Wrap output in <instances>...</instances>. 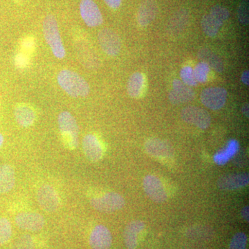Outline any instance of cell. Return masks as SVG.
I'll return each mask as SVG.
<instances>
[{"label":"cell","instance_id":"obj_32","mask_svg":"<svg viewBox=\"0 0 249 249\" xmlns=\"http://www.w3.org/2000/svg\"><path fill=\"white\" fill-rule=\"evenodd\" d=\"M29 58L27 55L23 53H19L16 55L15 58V65L19 69H24L29 65Z\"/></svg>","mask_w":249,"mask_h":249},{"label":"cell","instance_id":"obj_36","mask_svg":"<svg viewBox=\"0 0 249 249\" xmlns=\"http://www.w3.org/2000/svg\"><path fill=\"white\" fill-rule=\"evenodd\" d=\"M241 214H242V217H243V219H245V221H247V222H249V206H246L245 207L242 209V211H241Z\"/></svg>","mask_w":249,"mask_h":249},{"label":"cell","instance_id":"obj_20","mask_svg":"<svg viewBox=\"0 0 249 249\" xmlns=\"http://www.w3.org/2000/svg\"><path fill=\"white\" fill-rule=\"evenodd\" d=\"M16 183V173L11 165H0V196L14 188Z\"/></svg>","mask_w":249,"mask_h":249},{"label":"cell","instance_id":"obj_34","mask_svg":"<svg viewBox=\"0 0 249 249\" xmlns=\"http://www.w3.org/2000/svg\"><path fill=\"white\" fill-rule=\"evenodd\" d=\"M36 43L35 40L33 37H27L23 39L22 42V48L27 52L34 50L35 48Z\"/></svg>","mask_w":249,"mask_h":249},{"label":"cell","instance_id":"obj_24","mask_svg":"<svg viewBox=\"0 0 249 249\" xmlns=\"http://www.w3.org/2000/svg\"><path fill=\"white\" fill-rule=\"evenodd\" d=\"M188 21V14L185 10L178 11L170 19V28L173 32H180L186 27Z\"/></svg>","mask_w":249,"mask_h":249},{"label":"cell","instance_id":"obj_39","mask_svg":"<svg viewBox=\"0 0 249 249\" xmlns=\"http://www.w3.org/2000/svg\"><path fill=\"white\" fill-rule=\"evenodd\" d=\"M4 136L2 135V134L0 132V147L2 146L3 143H4Z\"/></svg>","mask_w":249,"mask_h":249},{"label":"cell","instance_id":"obj_38","mask_svg":"<svg viewBox=\"0 0 249 249\" xmlns=\"http://www.w3.org/2000/svg\"><path fill=\"white\" fill-rule=\"evenodd\" d=\"M242 113H243L244 115L246 116V117L249 118V106L248 103L247 104L244 105L242 107Z\"/></svg>","mask_w":249,"mask_h":249},{"label":"cell","instance_id":"obj_8","mask_svg":"<svg viewBox=\"0 0 249 249\" xmlns=\"http://www.w3.org/2000/svg\"><path fill=\"white\" fill-rule=\"evenodd\" d=\"M37 200L42 210L48 213H53L58 209L60 198L55 188L50 185H43L37 193Z\"/></svg>","mask_w":249,"mask_h":249},{"label":"cell","instance_id":"obj_21","mask_svg":"<svg viewBox=\"0 0 249 249\" xmlns=\"http://www.w3.org/2000/svg\"><path fill=\"white\" fill-rule=\"evenodd\" d=\"M145 85V76L141 72L131 75L127 81V90L130 97L137 98L142 95Z\"/></svg>","mask_w":249,"mask_h":249},{"label":"cell","instance_id":"obj_23","mask_svg":"<svg viewBox=\"0 0 249 249\" xmlns=\"http://www.w3.org/2000/svg\"><path fill=\"white\" fill-rule=\"evenodd\" d=\"M223 24H224L209 14L204 15L201 19V25L202 30L204 34L210 37H215Z\"/></svg>","mask_w":249,"mask_h":249},{"label":"cell","instance_id":"obj_5","mask_svg":"<svg viewBox=\"0 0 249 249\" xmlns=\"http://www.w3.org/2000/svg\"><path fill=\"white\" fill-rule=\"evenodd\" d=\"M227 90L219 87H211L201 91L200 99L205 107L217 111L225 106L227 99Z\"/></svg>","mask_w":249,"mask_h":249},{"label":"cell","instance_id":"obj_9","mask_svg":"<svg viewBox=\"0 0 249 249\" xmlns=\"http://www.w3.org/2000/svg\"><path fill=\"white\" fill-rule=\"evenodd\" d=\"M144 191L151 200L156 203H163L168 199V195L160 178L148 175L142 181Z\"/></svg>","mask_w":249,"mask_h":249},{"label":"cell","instance_id":"obj_19","mask_svg":"<svg viewBox=\"0 0 249 249\" xmlns=\"http://www.w3.org/2000/svg\"><path fill=\"white\" fill-rule=\"evenodd\" d=\"M16 122L23 127H29L36 121V112L30 106L24 104L18 105L14 109Z\"/></svg>","mask_w":249,"mask_h":249},{"label":"cell","instance_id":"obj_3","mask_svg":"<svg viewBox=\"0 0 249 249\" xmlns=\"http://www.w3.org/2000/svg\"><path fill=\"white\" fill-rule=\"evenodd\" d=\"M59 130L62 142L70 150H75L79 144V128L74 116L69 111H62L58 115Z\"/></svg>","mask_w":249,"mask_h":249},{"label":"cell","instance_id":"obj_16","mask_svg":"<svg viewBox=\"0 0 249 249\" xmlns=\"http://www.w3.org/2000/svg\"><path fill=\"white\" fill-rule=\"evenodd\" d=\"M145 149L148 155L156 158H169L173 155V147L160 139H150L145 142Z\"/></svg>","mask_w":249,"mask_h":249},{"label":"cell","instance_id":"obj_14","mask_svg":"<svg viewBox=\"0 0 249 249\" xmlns=\"http://www.w3.org/2000/svg\"><path fill=\"white\" fill-rule=\"evenodd\" d=\"M249 183V174H231L221 177L217 186L223 191H233L248 186Z\"/></svg>","mask_w":249,"mask_h":249},{"label":"cell","instance_id":"obj_25","mask_svg":"<svg viewBox=\"0 0 249 249\" xmlns=\"http://www.w3.org/2000/svg\"><path fill=\"white\" fill-rule=\"evenodd\" d=\"M12 226L9 219L5 217L0 218V245L7 243L11 238Z\"/></svg>","mask_w":249,"mask_h":249},{"label":"cell","instance_id":"obj_11","mask_svg":"<svg viewBox=\"0 0 249 249\" xmlns=\"http://www.w3.org/2000/svg\"><path fill=\"white\" fill-rule=\"evenodd\" d=\"M15 222L19 229L30 232L40 231L45 224L40 214L33 212L19 213L15 218Z\"/></svg>","mask_w":249,"mask_h":249},{"label":"cell","instance_id":"obj_37","mask_svg":"<svg viewBox=\"0 0 249 249\" xmlns=\"http://www.w3.org/2000/svg\"><path fill=\"white\" fill-rule=\"evenodd\" d=\"M241 80L244 84L247 85H249V72L248 70L245 71L242 73V76H241Z\"/></svg>","mask_w":249,"mask_h":249},{"label":"cell","instance_id":"obj_12","mask_svg":"<svg viewBox=\"0 0 249 249\" xmlns=\"http://www.w3.org/2000/svg\"><path fill=\"white\" fill-rule=\"evenodd\" d=\"M89 242L92 249H110L112 245L110 231L106 226H96L91 231Z\"/></svg>","mask_w":249,"mask_h":249},{"label":"cell","instance_id":"obj_17","mask_svg":"<svg viewBox=\"0 0 249 249\" xmlns=\"http://www.w3.org/2000/svg\"><path fill=\"white\" fill-rule=\"evenodd\" d=\"M145 227V223L141 220L132 221L126 226L124 231V240L127 249L137 248L139 234L144 230Z\"/></svg>","mask_w":249,"mask_h":249},{"label":"cell","instance_id":"obj_28","mask_svg":"<svg viewBox=\"0 0 249 249\" xmlns=\"http://www.w3.org/2000/svg\"><path fill=\"white\" fill-rule=\"evenodd\" d=\"M247 236L242 232H239L233 235L230 245L229 249H247Z\"/></svg>","mask_w":249,"mask_h":249},{"label":"cell","instance_id":"obj_27","mask_svg":"<svg viewBox=\"0 0 249 249\" xmlns=\"http://www.w3.org/2000/svg\"><path fill=\"white\" fill-rule=\"evenodd\" d=\"M180 76L181 81L188 86L194 87L197 85V82L195 78L194 71L191 67H183L180 71Z\"/></svg>","mask_w":249,"mask_h":249},{"label":"cell","instance_id":"obj_15","mask_svg":"<svg viewBox=\"0 0 249 249\" xmlns=\"http://www.w3.org/2000/svg\"><path fill=\"white\" fill-rule=\"evenodd\" d=\"M83 149L85 157L90 161L96 162L102 158L103 150L97 137L93 134H88L83 139Z\"/></svg>","mask_w":249,"mask_h":249},{"label":"cell","instance_id":"obj_22","mask_svg":"<svg viewBox=\"0 0 249 249\" xmlns=\"http://www.w3.org/2000/svg\"><path fill=\"white\" fill-rule=\"evenodd\" d=\"M198 57L202 60V62H206L210 67L213 69L214 71L222 72L224 70V65L222 60L217 54L211 52L210 49H201L198 53Z\"/></svg>","mask_w":249,"mask_h":249},{"label":"cell","instance_id":"obj_6","mask_svg":"<svg viewBox=\"0 0 249 249\" xmlns=\"http://www.w3.org/2000/svg\"><path fill=\"white\" fill-rule=\"evenodd\" d=\"M181 116L185 122L194 124L200 129H206L211 125V117L209 113L201 107L188 106L183 108Z\"/></svg>","mask_w":249,"mask_h":249},{"label":"cell","instance_id":"obj_18","mask_svg":"<svg viewBox=\"0 0 249 249\" xmlns=\"http://www.w3.org/2000/svg\"><path fill=\"white\" fill-rule=\"evenodd\" d=\"M158 13L155 0H142L137 13V21L142 27H146L153 22Z\"/></svg>","mask_w":249,"mask_h":249},{"label":"cell","instance_id":"obj_13","mask_svg":"<svg viewBox=\"0 0 249 249\" xmlns=\"http://www.w3.org/2000/svg\"><path fill=\"white\" fill-rule=\"evenodd\" d=\"M173 89L170 91L168 98L173 105L183 104L193 101L195 91L189 86L185 85L181 80L175 79L173 81Z\"/></svg>","mask_w":249,"mask_h":249},{"label":"cell","instance_id":"obj_35","mask_svg":"<svg viewBox=\"0 0 249 249\" xmlns=\"http://www.w3.org/2000/svg\"><path fill=\"white\" fill-rule=\"evenodd\" d=\"M106 4L111 9H116L120 7L122 0H104Z\"/></svg>","mask_w":249,"mask_h":249},{"label":"cell","instance_id":"obj_10","mask_svg":"<svg viewBox=\"0 0 249 249\" xmlns=\"http://www.w3.org/2000/svg\"><path fill=\"white\" fill-rule=\"evenodd\" d=\"M79 9L80 16L88 27H97L103 24L102 14L93 0H81Z\"/></svg>","mask_w":249,"mask_h":249},{"label":"cell","instance_id":"obj_26","mask_svg":"<svg viewBox=\"0 0 249 249\" xmlns=\"http://www.w3.org/2000/svg\"><path fill=\"white\" fill-rule=\"evenodd\" d=\"M195 78L197 83H204L207 81L211 67L204 62H201L198 63L195 67L194 70Z\"/></svg>","mask_w":249,"mask_h":249},{"label":"cell","instance_id":"obj_31","mask_svg":"<svg viewBox=\"0 0 249 249\" xmlns=\"http://www.w3.org/2000/svg\"><path fill=\"white\" fill-rule=\"evenodd\" d=\"M209 14H211L213 17L217 19L219 22H222V24H224L230 16L229 10L221 5H215L213 7L211 8Z\"/></svg>","mask_w":249,"mask_h":249},{"label":"cell","instance_id":"obj_2","mask_svg":"<svg viewBox=\"0 0 249 249\" xmlns=\"http://www.w3.org/2000/svg\"><path fill=\"white\" fill-rule=\"evenodd\" d=\"M42 29L46 42L50 47L54 56L58 59L65 58L66 51L60 36L58 22L53 15L46 16Z\"/></svg>","mask_w":249,"mask_h":249},{"label":"cell","instance_id":"obj_29","mask_svg":"<svg viewBox=\"0 0 249 249\" xmlns=\"http://www.w3.org/2000/svg\"><path fill=\"white\" fill-rule=\"evenodd\" d=\"M249 0H241L237 9V17L243 25H249Z\"/></svg>","mask_w":249,"mask_h":249},{"label":"cell","instance_id":"obj_1","mask_svg":"<svg viewBox=\"0 0 249 249\" xmlns=\"http://www.w3.org/2000/svg\"><path fill=\"white\" fill-rule=\"evenodd\" d=\"M59 86L71 97H86L90 92L87 80L79 73L70 70H62L57 76Z\"/></svg>","mask_w":249,"mask_h":249},{"label":"cell","instance_id":"obj_7","mask_svg":"<svg viewBox=\"0 0 249 249\" xmlns=\"http://www.w3.org/2000/svg\"><path fill=\"white\" fill-rule=\"evenodd\" d=\"M98 42L105 53L109 56H116L121 50L120 37L115 31L110 29H103L98 33Z\"/></svg>","mask_w":249,"mask_h":249},{"label":"cell","instance_id":"obj_30","mask_svg":"<svg viewBox=\"0 0 249 249\" xmlns=\"http://www.w3.org/2000/svg\"><path fill=\"white\" fill-rule=\"evenodd\" d=\"M12 249H35V243L31 235H24L18 238Z\"/></svg>","mask_w":249,"mask_h":249},{"label":"cell","instance_id":"obj_33","mask_svg":"<svg viewBox=\"0 0 249 249\" xmlns=\"http://www.w3.org/2000/svg\"><path fill=\"white\" fill-rule=\"evenodd\" d=\"M230 159L227 157L224 150L218 152L214 157V160L217 165H223L226 164Z\"/></svg>","mask_w":249,"mask_h":249},{"label":"cell","instance_id":"obj_4","mask_svg":"<svg viewBox=\"0 0 249 249\" xmlns=\"http://www.w3.org/2000/svg\"><path fill=\"white\" fill-rule=\"evenodd\" d=\"M90 204L98 212L109 213L122 209L125 201L119 193L111 192L99 197L92 198L90 200Z\"/></svg>","mask_w":249,"mask_h":249}]
</instances>
